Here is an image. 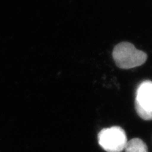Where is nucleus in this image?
I'll return each instance as SVG.
<instances>
[{
    "instance_id": "nucleus-2",
    "label": "nucleus",
    "mask_w": 152,
    "mask_h": 152,
    "mask_svg": "<svg viewBox=\"0 0 152 152\" xmlns=\"http://www.w3.org/2000/svg\"><path fill=\"white\" fill-rule=\"evenodd\" d=\"M99 145L107 152H121L125 149L128 139L125 130L119 126L104 128L98 134Z\"/></svg>"
},
{
    "instance_id": "nucleus-3",
    "label": "nucleus",
    "mask_w": 152,
    "mask_h": 152,
    "mask_svg": "<svg viewBox=\"0 0 152 152\" xmlns=\"http://www.w3.org/2000/svg\"><path fill=\"white\" fill-rule=\"evenodd\" d=\"M135 109L141 118L145 121L152 120V82L144 81L137 90Z\"/></svg>"
},
{
    "instance_id": "nucleus-1",
    "label": "nucleus",
    "mask_w": 152,
    "mask_h": 152,
    "mask_svg": "<svg viewBox=\"0 0 152 152\" xmlns=\"http://www.w3.org/2000/svg\"><path fill=\"white\" fill-rule=\"evenodd\" d=\"M113 58L118 67L121 69H130L142 66L147 61V56L139 50L132 44L121 42L114 47Z\"/></svg>"
},
{
    "instance_id": "nucleus-4",
    "label": "nucleus",
    "mask_w": 152,
    "mask_h": 152,
    "mask_svg": "<svg viewBox=\"0 0 152 152\" xmlns=\"http://www.w3.org/2000/svg\"><path fill=\"white\" fill-rule=\"evenodd\" d=\"M124 150L125 152H148L146 144L139 138H134L128 141Z\"/></svg>"
}]
</instances>
